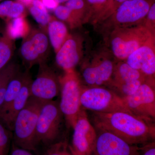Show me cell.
Instances as JSON below:
<instances>
[{
	"label": "cell",
	"instance_id": "obj_1",
	"mask_svg": "<svg viewBox=\"0 0 155 155\" xmlns=\"http://www.w3.org/2000/svg\"><path fill=\"white\" fill-rule=\"evenodd\" d=\"M95 126L117 136L132 146L143 145L155 138V127L133 114L124 112L95 113Z\"/></svg>",
	"mask_w": 155,
	"mask_h": 155
},
{
	"label": "cell",
	"instance_id": "obj_2",
	"mask_svg": "<svg viewBox=\"0 0 155 155\" xmlns=\"http://www.w3.org/2000/svg\"><path fill=\"white\" fill-rule=\"evenodd\" d=\"M44 103L30 96L24 107L16 116L12 131L15 143L19 147L29 151L35 150L37 144V123Z\"/></svg>",
	"mask_w": 155,
	"mask_h": 155
},
{
	"label": "cell",
	"instance_id": "obj_3",
	"mask_svg": "<svg viewBox=\"0 0 155 155\" xmlns=\"http://www.w3.org/2000/svg\"><path fill=\"white\" fill-rule=\"evenodd\" d=\"M154 41L153 34L147 26L117 27L111 34L110 46L114 56L125 60L139 48Z\"/></svg>",
	"mask_w": 155,
	"mask_h": 155
},
{
	"label": "cell",
	"instance_id": "obj_4",
	"mask_svg": "<svg viewBox=\"0 0 155 155\" xmlns=\"http://www.w3.org/2000/svg\"><path fill=\"white\" fill-rule=\"evenodd\" d=\"M81 107L95 113H130L122 97L115 92L100 87L82 89L80 98Z\"/></svg>",
	"mask_w": 155,
	"mask_h": 155
},
{
	"label": "cell",
	"instance_id": "obj_5",
	"mask_svg": "<svg viewBox=\"0 0 155 155\" xmlns=\"http://www.w3.org/2000/svg\"><path fill=\"white\" fill-rule=\"evenodd\" d=\"M61 100L59 104L62 114L72 127L81 110L80 98L82 88L74 70L66 71L60 79Z\"/></svg>",
	"mask_w": 155,
	"mask_h": 155
},
{
	"label": "cell",
	"instance_id": "obj_6",
	"mask_svg": "<svg viewBox=\"0 0 155 155\" xmlns=\"http://www.w3.org/2000/svg\"><path fill=\"white\" fill-rule=\"evenodd\" d=\"M63 114L57 102L44 103L39 115L36 128L37 143H52L59 136Z\"/></svg>",
	"mask_w": 155,
	"mask_h": 155
},
{
	"label": "cell",
	"instance_id": "obj_7",
	"mask_svg": "<svg viewBox=\"0 0 155 155\" xmlns=\"http://www.w3.org/2000/svg\"><path fill=\"white\" fill-rule=\"evenodd\" d=\"M50 41L43 29H33L23 38L20 55L28 67L45 63L49 54Z\"/></svg>",
	"mask_w": 155,
	"mask_h": 155
},
{
	"label": "cell",
	"instance_id": "obj_8",
	"mask_svg": "<svg viewBox=\"0 0 155 155\" xmlns=\"http://www.w3.org/2000/svg\"><path fill=\"white\" fill-rule=\"evenodd\" d=\"M122 99L134 116L150 123L154 120L155 91L150 83L143 82L135 92Z\"/></svg>",
	"mask_w": 155,
	"mask_h": 155
},
{
	"label": "cell",
	"instance_id": "obj_9",
	"mask_svg": "<svg viewBox=\"0 0 155 155\" xmlns=\"http://www.w3.org/2000/svg\"><path fill=\"white\" fill-rule=\"evenodd\" d=\"M72 146L73 155H91L94 152L97 133L84 111H81L73 125Z\"/></svg>",
	"mask_w": 155,
	"mask_h": 155
},
{
	"label": "cell",
	"instance_id": "obj_10",
	"mask_svg": "<svg viewBox=\"0 0 155 155\" xmlns=\"http://www.w3.org/2000/svg\"><path fill=\"white\" fill-rule=\"evenodd\" d=\"M60 79L45 63L39 64L36 79L31 82L30 97L41 101H52L59 93Z\"/></svg>",
	"mask_w": 155,
	"mask_h": 155
},
{
	"label": "cell",
	"instance_id": "obj_11",
	"mask_svg": "<svg viewBox=\"0 0 155 155\" xmlns=\"http://www.w3.org/2000/svg\"><path fill=\"white\" fill-rule=\"evenodd\" d=\"M152 4L150 0H127L113 13V20L123 27L135 24L147 16Z\"/></svg>",
	"mask_w": 155,
	"mask_h": 155
},
{
	"label": "cell",
	"instance_id": "obj_12",
	"mask_svg": "<svg viewBox=\"0 0 155 155\" xmlns=\"http://www.w3.org/2000/svg\"><path fill=\"white\" fill-rule=\"evenodd\" d=\"M94 152L97 155H135L138 146L128 144L114 134L99 130Z\"/></svg>",
	"mask_w": 155,
	"mask_h": 155
},
{
	"label": "cell",
	"instance_id": "obj_13",
	"mask_svg": "<svg viewBox=\"0 0 155 155\" xmlns=\"http://www.w3.org/2000/svg\"><path fill=\"white\" fill-rule=\"evenodd\" d=\"M82 40L80 37L69 35L68 38L56 53V62L66 71L74 70L82 57Z\"/></svg>",
	"mask_w": 155,
	"mask_h": 155
},
{
	"label": "cell",
	"instance_id": "obj_14",
	"mask_svg": "<svg viewBox=\"0 0 155 155\" xmlns=\"http://www.w3.org/2000/svg\"><path fill=\"white\" fill-rule=\"evenodd\" d=\"M155 41L143 46L126 58V63L138 70L145 77H151L155 73Z\"/></svg>",
	"mask_w": 155,
	"mask_h": 155
},
{
	"label": "cell",
	"instance_id": "obj_15",
	"mask_svg": "<svg viewBox=\"0 0 155 155\" xmlns=\"http://www.w3.org/2000/svg\"><path fill=\"white\" fill-rule=\"evenodd\" d=\"M114 67V63L109 59L104 58L95 61L83 69V79L89 85L99 87L110 81Z\"/></svg>",
	"mask_w": 155,
	"mask_h": 155
},
{
	"label": "cell",
	"instance_id": "obj_16",
	"mask_svg": "<svg viewBox=\"0 0 155 155\" xmlns=\"http://www.w3.org/2000/svg\"><path fill=\"white\" fill-rule=\"evenodd\" d=\"M32 80L29 74L26 77L19 93L13 101L8 109L0 119L10 130H13L16 116L24 107L30 96V87Z\"/></svg>",
	"mask_w": 155,
	"mask_h": 155
},
{
	"label": "cell",
	"instance_id": "obj_17",
	"mask_svg": "<svg viewBox=\"0 0 155 155\" xmlns=\"http://www.w3.org/2000/svg\"><path fill=\"white\" fill-rule=\"evenodd\" d=\"M47 30L49 40L57 53L69 37L67 26L64 22L52 17L48 24Z\"/></svg>",
	"mask_w": 155,
	"mask_h": 155
},
{
	"label": "cell",
	"instance_id": "obj_18",
	"mask_svg": "<svg viewBox=\"0 0 155 155\" xmlns=\"http://www.w3.org/2000/svg\"><path fill=\"white\" fill-rule=\"evenodd\" d=\"M112 84L114 87L136 80L145 81V76L138 70L133 69L127 63H120L114 67Z\"/></svg>",
	"mask_w": 155,
	"mask_h": 155
},
{
	"label": "cell",
	"instance_id": "obj_19",
	"mask_svg": "<svg viewBox=\"0 0 155 155\" xmlns=\"http://www.w3.org/2000/svg\"><path fill=\"white\" fill-rule=\"evenodd\" d=\"M28 74V72L22 73L18 71L9 81L7 84L4 103L0 110V117L5 113L11 103L19 93Z\"/></svg>",
	"mask_w": 155,
	"mask_h": 155
},
{
	"label": "cell",
	"instance_id": "obj_20",
	"mask_svg": "<svg viewBox=\"0 0 155 155\" xmlns=\"http://www.w3.org/2000/svg\"><path fill=\"white\" fill-rule=\"evenodd\" d=\"M30 27L25 17H21L8 19L6 34L11 38H24L30 31Z\"/></svg>",
	"mask_w": 155,
	"mask_h": 155
},
{
	"label": "cell",
	"instance_id": "obj_21",
	"mask_svg": "<svg viewBox=\"0 0 155 155\" xmlns=\"http://www.w3.org/2000/svg\"><path fill=\"white\" fill-rule=\"evenodd\" d=\"M25 6L18 2L5 1L0 3V17L8 19L25 17Z\"/></svg>",
	"mask_w": 155,
	"mask_h": 155
},
{
	"label": "cell",
	"instance_id": "obj_22",
	"mask_svg": "<svg viewBox=\"0 0 155 155\" xmlns=\"http://www.w3.org/2000/svg\"><path fill=\"white\" fill-rule=\"evenodd\" d=\"M14 40L5 33L0 38V69L9 64L14 54Z\"/></svg>",
	"mask_w": 155,
	"mask_h": 155
},
{
	"label": "cell",
	"instance_id": "obj_23",
	"mask_svg": "<svg viewBox=\"0 0 155 155\" xmlns=\"http://www.w3.org/2000/svg\"><path fill=\"white\" fill-rule=\"evenodd\" d=\"M54 13L57 18L69 22L71 26H75L78 22L72 11L65 5H58L54 10Z\"/></svg>",
	"mask_w": 155,
	"mask_h": 155
},
{
	"label": "cell",
	"instance_id": "obj_24",
	"mask_svg": "<svg viewBox=\"0 0 155 155\" xmlns=\"http://www.w3.org/2000/svg\"><path fill=\"white\" fill-rule=\"evenodd\" d=\"M18 71L17 65L14 63H9L0 69V90L8 83Z\"/></svg>",
	"mask_w": 155,
	"mask_h": 155
},
{
	"label": "cell",
	"instance_id": "obj_25",
	"mask_svg": "<svg viewBox=\"0 0 155 155\" xmlns=\"http://www.w3.org/2000/svg\"><path fill=\"white\" fill-rule=\"evenodd\" d=\"M29 10L30 14L39 24L43 27H47L52 17L48 12L41 11L32 5L29 6Z\"/></svg>",
	"mask_w": 155,
	"mask_h": 155
},
{
	"label": "cell",
	"instance_id": "obj_26",
	"mask_svg": "<svg viewBox=\"0 0 155 155\" xmlns=\"http://www.w3.org/2000/svg\"><path fill=\"white\" fill-rule=\"evenodd\" d=\"M0 119V155H7L9 143L8 131Z\"/></svg>",
	"mask_w": 155,
	"mask_h": 155
},
{
	"label": "cell",
	"instance_id": "obj_27",
	"mask_svg": "<svg viewBox=\"0 0 155 155\" xmlns=\"http://www.w3.org/2000/svg\"><path fill=\"white\" fill-rule=\"evenodd\" d=\"M45 155H73L71 150H68L66 143L59 142L51 146Z\"/></svg>",
	"mask_w": 155,
	"mask_h": 155
},
{
	"label": "cell",
	"instance_id": "obj_28",
	"mask_svg": "<svg viewBox=\"0 0 155 155\" xmlns=\"http://www.w3.org/2000/svg\"><path fill=\"white\" fill-rule=\"evenodd\" d=\"M65 6L72 11L74 17L78 21L84 7V0H69L66 2Z\"/></svg>",
	"mask_w": 155,
	"mask_h": 155
},
{
	"label": "cell",
	"instance_id": "obj_29",
	"mask_svg": "<svg viewBox=\"0 0 155 155\" xmlns=\"http://www.w3.org/2000/svg\"><path fill=\"white\" fill-rule=\"evenodd\" d=\"M135 155H155L154 142H150L138 147Z\"/></svg>",
	"mask_w": 155,
	"mask_h": 155
},
{
	"label": "cell",
	"instance_id": "obj_30",
	"mask_svg": "<svg viewBox=\"0 0 155 155\" xmlns=\"http://www.w3.org/2000/svg\"><path fill=\"white\" fill-rule=\"evenodd\" d=\"M126 1L127 0H108L104 14H106L108 16L109 14H113L121 4Z\"/></svg>",
	"mask_w": 155,
	"mask_h": 155
},
{
	"label": "cell",
	"instance_id": "obj_31",
	"mask_svg": "<svg viewBox=\"0 0 155 155\" xmlns=\"http://www.w3.org/2000/svg\"><path fill=\"white\" fill-rule=\"evenodd\" d=\"M10 155H33L28 150L13 146Z\"/></svg>",
	"mask_w": 155,
	"mask_h": 155
},
{
	"label": "cell",
	"instance_id": "obj_32",
	"mask_svg": "<svg viewBox=\"0 0 155 155\" xmlns=\"http://www.w3.org/2000/svg\"><path fill=\"white\" fill-rule=\"evenodd\" d=\"M47 9L50 10H54L59 4L55 0H40Z\"/></svg>",
	"mask_w": 155,
	"mask_h": 155
},
{
	"label": "cell",
	"instance_id": "obj_33",
	"mask_svg": "<svg viewBox=\"0 0 155 155\" xmlns=\"http://www.w3.org/2000/svg\"><path fill=\"white\" fill-rule=\"evenodd\" d=\"M147 19L150 22H155V4L153 3L150 7L147 15Z\"/></svg>",
	"mask_w": 155,
	"mask_h": 155
},
{
	"label": "cell",
	"instance_id": "obj_34",
	"mask_svg": "<svg viewBox=\"0 0 155 155\" xmlns=\"http://www.w3.org/2000/svg\"><path fill=\"white\" fill-rule=\"evenodd\" d=\"M31 5L41 11L48 12L47 9L45 7L40 0H34Z\"/></svg>",
	"mask_w": 155,
	"mask_h": 155
},
{
	"label": "cell",
	"instance_id": "obj_35",
	"mask_svg": "<svg viewBox=\"0 0 155 155\" xmlns=\"http://www.w3.org/2000/svg\"><path fill=\"white\" fill-rule=\"evenodd\" d=\"M90 4L95 6H102L107 3L108 0H87Z\"/></svg>",
	"mask_w": 155,
	"mask_h": 155
},
{
	"label": "cell",
	"instance_id": "obj_36",
	"mask_svg": "<svg viewBox=\"0 0 155 155\" xmlns=\"http://www.w3.org/2000/svg\"><path fill=\"white\" fill-rule=\"evenodd\" d=\"M33 1L34 0H17L18 2L21 3L24 6H27V7H29L31 5Z\"/></svg>",
	"mask_w": 155,
	"mask_h": 155
},
{
	"label": "cell",
	"instance_id": "obj_37",
	"mask_svg": "<svg viewBox=\"0 0 155 155\" xmlns=\"http://www.w3.org/2000/svg\"><path fill=\"white\" fill-rule=\"evenodd\" d=\"M55 1L57 2V3L59 4H60V3L66 2L69 1V0H55Z\"/></svg>",
	"mask_w": 155,
	"mask_h": 155
},
{
	"label": "cell",
	"instance_id": "obj_38",
	"mask_svg": "<svg viewBox=\"0 0 155 155\" xmlns=\"http://www.w3.org/2000/svg\"><path fill=\"white\" fill-rule=\"evenodd\" d=\"M0 1H1V0H0Z\"/></svg>",
	"mask_w": 155,
	"mask_h": 155
}]
</instances>
